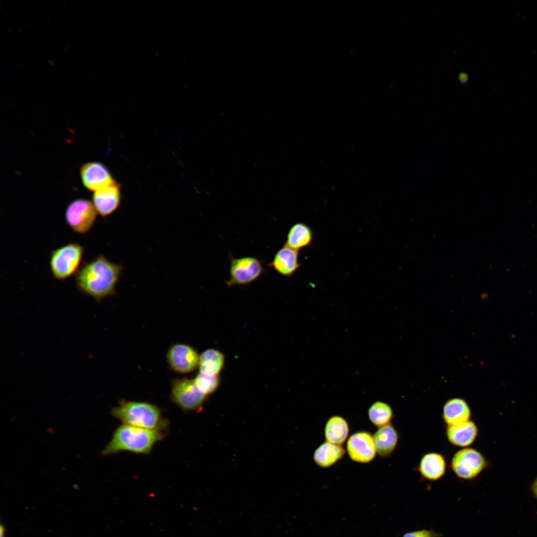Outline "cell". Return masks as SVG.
<instances>
[{"label":"cell","instance_id":"6da1fadb","mask_svg":"<svg viewBox=\"0 0 537 537\" xmlns=\"http://www.w3.org/2000/svg\"><path fill=\"white\" fill-rule=\"evenodd\" d=\"M122 266L113 263L103 255L84 263L76 273L79 290L100 302L116 294L115 287L122 271Z\"/></svg>","mask_w":537,"mask_h":537},{"label":"cell","instance_id":"7a4b0ae2","mask_svg":"<svg viewBox=\"0 0 537 537\" xmlns=\"http://www.w3.org/2000/svg\"><path fill=\"white\" fill-rule=\"evenodd\" d=\"M161 431L153 430L123 424L115 431L111 440L101 452L108 455L121 451L148 454L154 445L162 440Z\"/></svg>","mask_w":537,"mask_h":537},{"label":"cell","instance_id":"3957f363","mask_svg":"<svg viewBox=\"0 0 537 537\" xmlns=\"http://www.w3.org/2000/svg\"><path fill=\"white\" fill-rule=\"evenodd\" d=\"M111 414L123 424L135 427L161 431L167 426L159 408L146 402L121 401Z\"/></svg>","mask_w":537,"mask_h":537},{"label":"cell","instance_id":"277c9868","mask_svg":"<svg viewBox=\"0 0 537 537\" xmlns=\"http://www.w3.org/2000/svg\"><path fill=\"white\" fill-rule=\"evenodd\" d=\"M84 252L83 246L73 243L53 251L50 258V267L53 276L58 280H65L76 273Z\"/></svg>","mask_w":537,"mask_h":537},{"label":"cell","instance_id":"5b68a950","mask_svg":"<svg viewBox=\"0 0 537 537\" xmlns=\"http://www.w3.org/2000/svg\"><path fill=\"white\" fill-rule=\"evenodd\" d=\"M97 213L91 201L86 199H78L67 206L65 219L74 231L83 234L90 230L95 222Z\"/></svg>","mask_w":537,"mask_h":537},{"label":"cell","instance_id":"8992f818","mask_svg":"<svg viewBox=\"0 0 537 537\" xmlns=\"http://www.w3.org/2000/svg\"><path fill=\"white\" fill-rule=\"evenodd\" d=\"M264 271L261 262L256 258H231L230 277L226 282L229 286L247 285L257 279Z\"/></svg>","mask_w":537,"mask_h":537},{"label":"cell","instance_id":"52a82bcc","mask_svg":"<svg viewBox=\"0 0 537 537\" xmlns=\"http://www.w3.org/2000/svg\"><path fill=\"white\" fill-rule=\"evenodd\" d=\"M206 397V395L197 388L193 379H176L173 381L171 398L183 410L198 409Z\"/></svg>","mask_w":537,"mask_h":537},{"label":"cell","instance_id":"ba28073f","mask_svg":"<svg viewBox=\"0 0 537 537\" xmlns=\"http://www.w3.org/2000/svg\"><path fill=\"white\" fill-rule=\"evenodd\" d=\"M486 466V460L478 451L464 448L457 452L451 461V467L459 477L470 479L475 477Z\"/></svg>","mask_w":537,"mask_h":537},{"label":"cell","instance_id":"9c48e42d","mask_svg":"<svg viewBox=\"0 0 537 537\" xmlns=\"http://www.w3.org/2000/svg\"><path fill=\"white\" fill-rule=\"evenodd\" d=\"M167 360L171 367L179 373H188L199 365V356L192 347L185 344H175L169 350Z\"/></svg>","mask_w":537,"mask_h":537},{"label":"cell","instance_id":"30bf717a","mask_svg":"<svg viewBox=\"0 0 537 537\" xmlns=\"http://www.w3.org/2000/svg\"><path fill=\"white\" fill-rule=\"evenodd\" d=\"M347 449L350 458L360 463L371 461L376 452L373 437L366 432L352 435L348 440Z\"/></svg>","mask_w":537,"mask_h":537},{"label":"cell","instance_id":"8fae6325","mask_svg":"<svg viewBox=\"0 0 537 537\" xmlns=\"http://www.w3.org/2000/svg\"><path fill=\"white\" fill-rule=\"evenodd\" d=\"M80 176L85 187L94 192L115 181L107 168L96 162L84 164L80 169Z\"/></svg>","mask_w":537,"mask_h":537},{"label":"cell","instance_id":"7c38bea8","mask_svg":"<svg viewBox=\"0 0 537 537\" xmlns=\"http://www.w3.org/2000/svg\"><path fill=\"white\" fill-rule=\"evenodd\" d=\"M121 194L119 185L114 181L111 184L95 191L92 203L97 212L102 217L113 213L120 204Z\"/></svg>","mask_w":537,"mask_h":537},{"label":"cell","instance_id":"4fadbf2b","mask_svg":"<svg viewBox=\"0 0 537 537\" xmlns=\"http://www.w3.org/2000/svg\"><path fill=\"white\" fill-rule=\"evenodd\" d=\"M298 251L284 245L275 255L269 267L280 274L290 277L300 267Z\"/></svg>","mask_w":537,"mask_h":537},{"label":"cell","instance_id":"5bb4252c","mask_svg":"<svg viewBox=\"0 0 537 537\" xmlns=\"http://www.w3.org/2000/svg\"><path fill=\"white\" fill-rule=\"evenodd\" d=\"M470 410L463 399H451L446 402L443 408V417L448 426L459 425L469 421Z\"/></svg>","mask_w":537,"mask_h":537},{"label":"cell","instance_id":"9a60e30c","mask_svg":"<svg viewBox=\"0 0 537 537\" xmlns=\"http://www.w3.org/2000/svg\"><path fill=\"white\" fill-rule=\"evenodd\" d=\"M477 434V428L471 421L459 425L448 426L447 435L449 442L453 445L459 447H466L474 441Z\"/></svg>","mask_w":537,"mask_h":537},{"label":"cell","instance_id":"2e32d148","mask_svg":"<svg viewBox=\"0 0 537 537\" xmlns=\"http://www.w3.org/2000/svg\"><path fill=\"white\" fill-rule=\"evenodd\" d=\"M373 437L376 452L381 456L389 455L397 444V432L389 424L379 428Z\"/></svg>","mask_w":537,"mask_h":537},{"label":"cell","instance_id":"e0dca14e","mask_svg":"<svg viewBox=\"0 0 537 537\" xmlns=\"http://www.w3.org/2000/svg\"><path fill=\"white\" fill-rule=\"evenodd\" d=\"M344 449L339 445L326 442L315 451L314 459L322 467H328L335 463L345 454Z\"/></svg>","mask_w":537,"mask_h":537},{"label":"cell","instance_id":"ac0fdd59","mask_svg":"<svg viewBox=\"0 0 537 537\" xmlns=\"http://www.w3.org/2000/svg\"><path fill=\"white\" fill-rule=\"evenodd\" d=\"M419 469L422 475L426 478L433 480H437L445 472V459L440 454L428 453L422 458Z\"/></svg>","mask_w":537,"mask_h":537},{"label":"cell","instance_id":"d6986e66","mask_svg":"<svg viewBox=\"0 0 537 537\" xmlns=\"http://www.w3.org/2000/svg\"><path fill=\"white\" fill-rule=\"evenodd\" d=\"M313 234L311 228L304 223H297L290 229L285 245L299 251L310 245Z\"/></svg>","mask_w":537,"mask_h":537},{"label":"cell","instance_id":"ffe728a7","mask_svg":"<svg viewBox=\"0 0 537 537\" xmlns=\"http://www.w3.org/2000/svg\"><path fill=\"white\" fill-rule=\"evenodd\" d=\"M349 432L348 423L342 417L335 416L327 421L325 428V436L327 442L341 445L346 441Z\"/></svg>","mask_w":537,"mask_h":537},{"label":"cell","instance_id":"44dd1931","mask_svg":"<svg viewBox=\"0 0 537 537\" xmlns=\"http://www.w3.org/2000/svg\"><path fill=\"white\" fill-rule=\"evenodd\" d=\"M224 361V356L220 352L213 349L206 350L199 356L200 373L216 376L221 370Z\"/></svg>","mask_w":537,"mask_h":537},{"label":"cell","instance_id":"7402d4cb","mask_svg":"<svg viewBox=\"0 0 537 537\" xmlns=\"http://www.w3.org/2000/svg\"><path fill=\"white\" fill-rule=\"evenodd\" d=\"M368 415L370 421L375 426L380 428L389 424L393 413L389 405L377 401L369 408Z\"/></svg>","mask_w":537,"mask_h":537},{"label":"cell","instance_id":"603a6c76","mask_svg":"<svg viewBox=\"0 0 537 537\" xmlns=\"http://www.w3.org/2000/svg\"><path fill=\"white\" fill-rule=\"evenodd\" d=\"M193 380L197 388L206 396L213 392L219 383L216 376H208L200 373Z\"/></svg>","mask_w":537,"mask_h":537},{"label":"cell","instance_id":"cb8c5ba5","mask_svg":"<svg viewBox=\"0 0 537 537\" xmlns=\"http://www.w3.org/2000/svg\"><path fill=\"white\" fill-rule=\"evenodd\" d=\"M435 533L427 530H421L405 534L403 537H437Z\"/></svg>","mask_w":537,"mask_h":537},{"label":"cell","instance_id":"d4e9b609","mask_svg":"<svg viewBox=\"0 0 537 537\" xmlns=\"http://www.w3.org/2000/svg\"><path fill=\"white\" fill-rule=\"evenodd\" d=\"M457 78L461 84L465 85L468 82L469 76L468 74L465 72H460L458 74Z\"/></svg>","mask_w":537,"mask_h":537},{"label":"cell","instance_id":"484cf974","mask_svg":"<svg viewBox=\"0 0 537 537\" xmlns=\"http://www.w3.org/2000/svg\"><path fill=\"white\" fill-rule=\"evenodd\" d=\"M532 490L533 491V493L534 496L537 499V478L534 481V482H533V484L532 485Z\"/></svg>","mask_w":537,"mask_h":537},{"label":"cell","instance_id":"4316f807","mask_svg":"<svg viewBox=\"0 0 537 537\" xmlns=\"http://www.w3.org/2000/svg\"><path fill=\"white\" fill-rule=\"evenodd\" d=\"M5 529L2 525H0V537H5Z\"/></svg>","mask_w":537,"mask_h":537}]
</instances>
